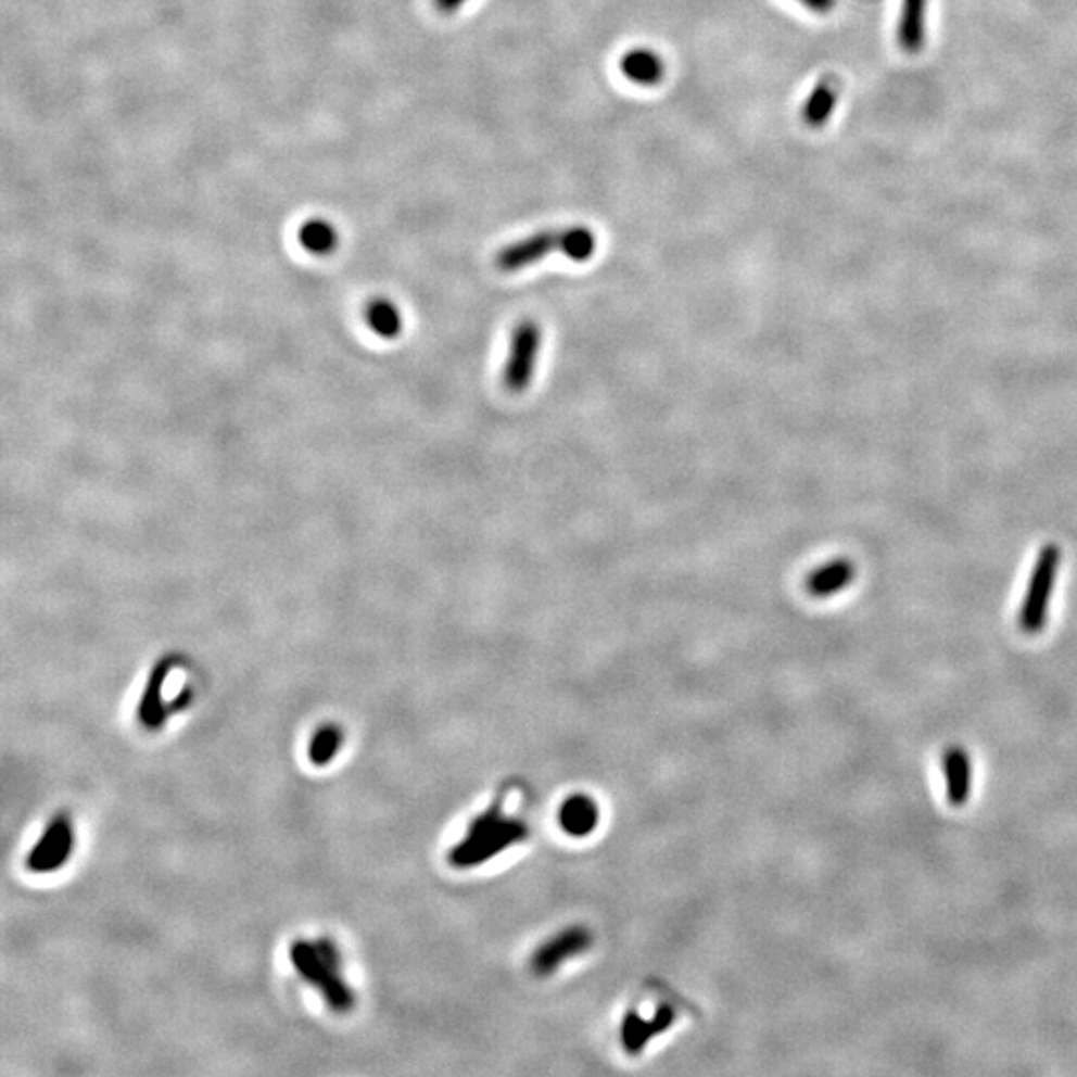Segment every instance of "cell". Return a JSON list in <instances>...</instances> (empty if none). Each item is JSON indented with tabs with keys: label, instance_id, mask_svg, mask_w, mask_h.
<instances>
[{
	"label": "cell",
	"instance_id": "30bf717a",
	"mask_svg": "<svg viewBox=\"0 0 1077 1077\" xmlns=\"http://www.w3.org/2000/svg\"><path fill=\"white\" fill-rule=\"evenodd\" d=\"M673 1019L674 1012L667 1005L659 1008L649 1019L631 1012L624 1019L623 1031H621L624 1048L629 1052H641L647 1046V1041L652 1040L655 1036H659L661 1031L669 1028L673 1024Z\"/></svg>",
	"mask_w": 1077,
	"mask_h": 1077
},
{
	"label": "cell",
	"instance_id": "2e32d148",
	"mask_svg": "<svg viewBox=\"0 0 1077 1077\" xmlns=\"http://www.w3.org/2000/svg\"><path fill=\"white\" fill-rule=\"evenodd\" d=\"M297 240L302 248L309 252V254H318V256H326L335 250L338 245V232L335 228L331 226L330 221L326 220H307L306 224L300 226V232H297Z\"/></svg>",
	"mask_w": 1077,
	"mask_h": 1077
},
{
	"label": "cell",
	"instance_id": "8fae6325",
	"mask_svg": "<svg viewBox=\"0 0 1077 1077\" xmlns=\"http://www.w3.org/2000/svg\"><path fill=\"white\" fill-rule=\"evenodd\" d=\"M926 14H928V0H902V11L898 21V42L910 54L920 52L926 42Z\"/></svg>",
	"mask_w": 1077,
	"mask_h": 1077
},
{
	"label": "cell",
	"instance_id": "7c38bea8",
	"mask_svg": "<svg viewBox=\"0 0 1077 1077\" xmlns=\"http://www.w3.org/2000/svg\"><path fill=\"white\" fill-rule=\"evenodd\" d=\"M619 68L624 78L641 86H655L664 78V62L657 52L649 49L626 50Z\"/></svg>",
	"mask_w": 1077,
	"mask_h": 1077
},
{
	"label": "cell",
	"instance_id": "5b68a950",
	"mask_svg": "<svg viewBox=\"0 0 1077 1077\" xmlns=\"http://www.w3.org/2000/svg\"><path fill=\"white\" fill-rule=\"evenodd\" d=\"M541 338L543 331L535 319H523L515 326L509 340V355L503 369V385L507 392L521 395L529 390L537 368Z\"/></svg>",
	"mask_w": 1077,
	"mask_h": 1077
},
{
	"label": "cell",
	"instance_id": "d6986e66",
	"mask_svg": "<svg viewBox=\"0 0 1077 1077\" xmlns=\"http://www.w3.org/2000/svg\"><path fill=\"white\" fill-rule=\"evenodd\" d=\"M798 2L804 4L808 11L816 14L833 13L834 7H836V0H798Z\"/></svg>",
	"mask_w": 1077,
	"mask_h": 1077
},
{
	"label": "cell",
	"instance_id": "277c9868",
	"mask_svg": "<svg viewBox=\"0 0 1077 1077\" xmlns=\"http://www.w3.org/2000/svg\"><path fill=\"white\" fill-rule=\"evenodd\" d=\"M290 958L295 972L307 979L335 1012H347L354 1008V992L345 986L340 970L331 966L319 954L316 943L295 940L290 948Z\"/></svg>",
	"mask_w": 1077,
	"mask_h": 1077
},
{
	"label": "cell",
	"instance_id": "3957f363",
	"mask_svg": "<svg viewBox=\"0 0 1077 1077\" xmlns=\"http://www.w3.org/2000/svg\"><path fill=\"white\" fill-rule=\"evenodd\" d=\"M1062 567V549L1057 543L1041 547L1029 575L1028 588L1017 612V624L1024 633L1038 635L1048 623L1053 591Z\"/></svg>",
	"mask_w": 1077,
	"mask_h": 1077
},
{
	"label": "cell",
	"instance_id": "8992f818",
	"mask_svg": "<svg viewBox=\"0 0 1077 1077\" xmlns=\"http://www.w3.org/2000/svg\"><path fill=\"white\" fill-rule=\"evenodd\" d=\"M74 831L71 819L59 814L50 821L37 845L26 857V869L37 874H50L62 869L73 854Z\"/></svg>",
	"mask_w": 1077,
	"mask_h": 1077
},
{
	"label": "cell",
	"instance_id": "ffe728a7",
	"mask_svg": "<svg viewBox=\"0 0 1077 1077\" xmlns=\"http://www.w3.org/2000/svg\"><path fill=\"white\" fill-rule=\"evenodd\" d=\"M438 11L443 14H454L466 4L467 0H433Z\"/></svg>",
	"mask_w": 1077,
	"mask_h": 1077
},
{
	"label": "cell",
	"instance_id": "ac0fdd59",
	"mask_svg": "<svg viewBox=\"0 0 1077 1077\" xmlns=\"http://www.w3.org/2000/svg\"><path fill=\"white\" fill-rule=\"evenodd\" d=\"M368 318L371 328L385 338H393L402 331V314L385 300L373 302L369 306Z\"/></svg>",
	"mask_w": 1077,
	"mask_h": 1077
},
{
	"label": "cell",
	"instance_id": "5bb4252c",
	"mask_svg": "<svg viewBox=\"0 0 1077 1077\" xmlns=\"http://www.w3.org/2000/svg\"><path fill=\"white\" fill-rule=\"evenodd\" d=\"M559 822H561L565 833L579 836V838L587 836L588 833H593L597 828L599 808L595 804V800H591L588 796H573L561 808Z\"/></svg>",
	"mask_w": 1077,
	"mask_h": 1077
},
{
	"label": "cell",
	"instance_id": "6da1fadb",
	"mask_svg": "<svg viewBox=\"0 0 1077 1077\" xmlns=\"http://www.w3.org/2000/svg\"><path fill=\"white\" fill-rule=\"evenodd\" d=\"M527 836V822L507 814L502 800H497L469 824L466 836L452 848L449 862L455 869L481 866L507 848L525 842Z\"/></svg>",
	"mask_w": 1077,
	"mask_h": 1077
},
{
	"label": "cell",
	"instance_id": "9a60e30c",
	"mask_svg": "<svg viewBox=\"0 0 1077 1077\" xmlns=\"http://www.w3.org/2000/svg\"><path fill=\"white\" fill-rule=\"evenodd\" d=\"M838 102V90L831 80H822L812 88L802 106V118L810 128H822L831 121Z\"/></svg>",
	"mask_w": 1077,
	"mask_h": 1077
},
{
	"label": "cell",
	"instance_id": "ba28073f",
	"mask_svg": "<svg viewBox=\"0 0 1077 1077\" xmlns=\"http://www.w3.org/2000/svg\"><path fill=\"white\" fill-rule=\"evenodd\" d=\"M857 579V565L850 559L838 557L828 563L821 565L807 576V591L814 599H828L840 591L850 587Z\"/></svg>",
	"mask_w": 1077,
	"mask_h": 1077
},
{
	"label": "cell",
	"instance_id": "e0dca14e",
	"mask_svg": "<svg viewBox=\"0 0 1077 1077\" xmlns=\"http://www.w3.org/2000/svg\"><path fill=\"white\" fill-rule=\"evenodd\" d=\"M342 743V728L335 726V724H324L321 728L316 731V735L312 736V740H309L307 755H309L312 764H316V766L330 764L333 757L340 752Z\"/></svg>",
	"mask_w": 1077,
	"mask_h": 1077
},
{
	"label": "cell",
	"instance_id": "9c48e42d",
	"mask_svg": "<svg viewBox=\"0 0 1077 1077\" xmlns=\"http://www.w3.org/2000/svg\"><path fill=\"white\" fill-rule=\"evenodd\" d=\"M943 776H946V795L950 804L962 807L966 804L972 793V760L962 747H950L942 757Z\"/></svg>",
	"mask_w": 1077,
	"mask_h": 1077
},
{
	"label": "cell",
	"instance_id": "7a4b0ae2",
	"mask_svg": "<svg viewBox=\"0 0 1077 1077\" xmlns=\"http://www.w3.org/2000/svg\"><path fill=\"white\" fill-rule=\"evenodd\" d=\"M597 236L587 226H569L563 230H541L523 240L502 248L495 256V266L505 274L519 271L537 264L553 252H561L573 262H587L595 256Z\"/></svg>",
	"mask_w": 1077,
	"mask_h": 1077
},
{
	"label": "cell",
	"instance_id": "4fadbf2b",
	"mask_svg": "<svg viewBox=\"0 0 1077 1077\" xmlns=\"http://www.w3.org/2000/svg\"><path fill=\"white\" fill-rule=\"evenodd\" d=\"M166 674H168V667H166V664H159V667L154 669V673L150 674L147 688H144L142 698H140V705H138V721H140V724H142L147 731H159L160 726H162L164 721H166L164 697H162V688H164Z\"/></svg>",
	"mask_w": 1077,
	"mask_h": 1077
},
{
	"label": "cell",
	"instance_id": "52a82bcc",
	"mask_svg": "<svg viewBox=\"0 0 1077 1077\" xmlns=\"http://www.w3.org/2000/svg\"><path fill=\"white\" fill-rule=\"evenodd\" d=\"M591 943H593V936L587 928H583V926L567 928V930L559 932L557 936H553L552 940H547L543 946H538L531 964L538 976H549L555 970L563 966L567 960L587 952Z\"/></svg>",
	"mask_w": 1077,
	"mask_h": 1077
}]
</instances>
